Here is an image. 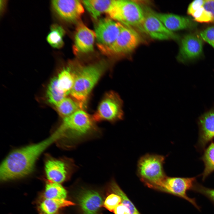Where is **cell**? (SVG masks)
Returning a JSON list of instances; mask_svg holds the SVG:
<instances>
[{
	"mask_svg": "<svg viewBox=\"0 0 214 214\" xmlns=\"http://www.w3.org/2000/svg\"><path fill=\"white\" fill-rule=\"evenodd\" d=\"M154 14L169 30L174 31L196 28L197 23L190 18L172 13H159L153 11Z\"/></svg>",
	"mask_w": 214,
	"mask_h": 214,
	"instance_id": "cell-16",
	"label": "cell"
},
{
	"mask_svg": "<svg viewBox=\"0 0 214 214\" xmlns=\"http://www.w3.org/2000/svg\"><path fill=\"white\" fill-rule=\"evenodd\" d=\"M165 159L162 155L148 154L139 160L138 175L149 187L157 189L166 177L163 167Z\"/></svg>",
	"mask_w": 214,
	"mask_h": 214,
	"instance_id": "cell-4",
	"label": "cell"
},
{
	"mask_svg": "<svg viewBox=\"0 0 214 214\" xmlns=\"http://www.w3.org/2000/svg\"><path fill=\"white\" fill-rule=\"evenodd\" d=\"M107 64L101 61L73 68L75 79L70 94L83 108L91 92L107 69Z\"/></svg>",
	"mask_w": 214,
	"mask_h": 214,
	"instance_id": "cell-3",
	"label": "cell"
},
{
	"mask_svg": "<svg viewBox=\"0 0 214 214\" xmlns=\"http://www.w3.org/2000/svg\"><path fill=\"white\" fill-rule=\"evenodd\" d=\"M192 16L196 22L201 23H210L214 22L213 18L211 13L201 7L193 14Z\"/></svg>",
	"mask_w": 214,
	"mask_h": 214,
	"instance_id": "cell-27",
	"label": "cell"
},
{
	"mask_svg": "<svg viewBox=\"0 0 214 214\" xmlns=\"http://www.w3.org/2000/svg\"><path fill=\"white\" fill-rule=\"evenodd\" d=\"M203 7L206 10L211 13L213 17L214 22V0H205Z\"/></svg>",
	"mask_w": 214,
	"mask_h": 214,
	"instance_id": "cell-33",
	"label": "cell"
},
{
	"mask_svg": "<svg viewBox=\"0 0 214 214\" xmlns=\"http://www.w3.org/2000/svg\"><path fill=\"white\" fill-rule=\"evenodd\" d=\"M121 203L120 196L115 193L111 194L106 198L104 202L105 207L110 212L114 211L115 208Z\"/></svg>",
	"mask_w": 214,
	"mask_h": 214,
	"instance_id": "cell-29",
	"label": "cell"
},
{
	"mask_svg": "<svg viewBox=\"0 0 214 214\" xmlns=\"http://www.w3.org/2000/svg\"><path fill=\"white\" fill-rule=\"evenodd\" d=\"M123 102L117 93L110 91L106 93L92 116L95 122L103 121L114 122L123 119Z\"/></svg>",
	"mask_w": 214,
	"mask_h": 214,
	"instance_id": "cell-7",
	"label": "cell"
},
{
	"mask_svg": "<svg viewBox=\"0 0 214 214\" xmlns=\"http://www.w3.org/2000/svg\"><path fill=\"white\" fill-rule=\"evenodd\" d=\"M122 25L110 18L98 19L94 26L97 46H107L112 44L120 33Z\"/></svg>",
	"mask_w": 214,
	"mask_h": 214,
	"instance_id": "cell-12",
	"label": "cell"
},
{
	"mask_svg": "<svg viewBox=\"0 0 214 214\" xmlns=\"http://www.w3.org/2000/svg\"><path fill=\"white\" fill-rule=\"evenodd\" d=\"M201 159L204 164V169L202 174V181H204L214 171V142H211L204 150Z\"/></svg>",
	"mask_w": 214,
	"mask_h": 214,
	"instance_id": "cell-23",
	"label": "cell"
},
{
	"mask_svg": "<svg viewBox=\"0 0 214 214\" xmlns=\"http://www.w3.org/2000/svg\"><path fill=\"white\" fill-rule=\"evenodd\" d=\"M191 191L204 196L214 205V188L206 187L196 181Z\"/></svg>",
	"mask_w": 214,
	"mask_h": 214,
	"instance_id": "cell-28",
	"label": "cell"
},
{
	"mask_svg": "<svg viewBox=\"0 0 214 214\" xmlns=\"http://www.w3.org/2000/svg\"><path fill=\"white\" fill-rule=\"evenodd\" d=\"M114 212L115 214H130L128 208L122 203L117 206Z\"/></svg>",
	"mask_w": 214,
	"mask_h": 214,
	"instance_id": "cell-32",
	"label": "cell"
},
{
	"mask_svg": "<svg viewBox=\"0 0 214 214\" xmlns=\"http://www.w3.org/2000/svg\"><path fill=\"white\" fill-rule=\"evenodd\" d=\"M196 177H166L157 190H158L184 199L200 210L201 207L195 198L189 197L188 191L191 190L196 181Z\"/></svg>",
	"mask_w": 214,
	"mask_h": 214,
	"instance_id": "cell-8",
	"label": "cell"
},
{
	"mask_svg": "<svg viewBox=\"0 0 214 214\" xmlns=\"http://www.w3.org/2000/svg\"><path fill=\"white\" fill-rule=\"evenodd\" d=\"M67 95L61 92L58 88L57 78L55 77L50 81L47 87L46 96L48 102L56 106Z\"/></svg>",
	"mask_w": 214,
	"mask_h": 214,
	"instance_id": "cell-25",
	"label": "cell"
},
{
	"mask_svg": "<svg viewBox=\"0 0 214 214\" xmlns=\"http://www.w3.org/2000/svg\"><path fill=\"white\" fill-rule=\"evenodd\" d=\"M75 74L72 65L63 68L57 78V85L59 90L67 95L70 93L73 86Z\"/></svg>",
	"mask_w": 214,
	"mask_h": 214,
	"instance_id": "cell-19",
	"label": "cell"
},
{
	"mask_svg": "<svg viewBox=\"0 0 214 214\" xmlns=\"http://www.w3.org/2000/svg\"><path fill=\"white\" fill-rule=\"evenodd\" d=\"M44 196L46 199L65 200L67 192L60 183L49 181L46 185Z\"/></svg>",
	"mask_w": 214,
	"mask_h": 214,
	"instance_id": "cell-24",
	"label": "cell"
},
{
	"mask_svg": "<svg viewBox=\"0 0 214 214\" xmlns=\"http://www.w3.org/2000/svg\"><path fill=\"white\" fill-rule=\"evenodd\" d=\"M65 31L61 26L57 24H52L46 38L48 43L52 48L60 49L64 45L63 38Z\"/></svg>",
	"mask_w": 214,
	"mask_h": 214,
	"instance_id": "cell-21",
	"label": "cell"
},
{
	"mask_svg": "<svg viewBox=\"0 0 214 214\" xmlns=\"http://www.w3.org/2000/svg\"><path fill=\"white\" fill-rule=\"evenodd\" d=\"M202 38L214 48V26L208 27L200 33Z\"/></svg>",
	"mask_w": 214,
	"mask_h": 214,
	"instance_id": "cell-30",
	"label": "cell"
},
{
	"mask_svg": "<svg viewBox=\"0 0 214 214\" xmlns=\"http://www.w3.org/2000/svg\"><path fill=\"white\" fill-rule=\"evenodd\" d=\"M96 35L94 31L89 28L83 23L77 25L73 46L75 54L87 53L92 51Z\"/></svg>",
	"mask_w": 214,
	"mask_h": 214,
	"instance_id": "cell-14",
	"label": "cell"
},
{
	"mask_svg": "<svg viewBox=\"0 0 214 214\" xmlns=\"http://www.w3.org/2000/svg\"><path fill=\"white\" fill-rule=\"evenodd\" d=\"M77 168L73 160L66 157L59 159L49 158L45 163V172L49 181L60 184Z\"/></svg>",
	"mask_w": 214,
	"mask_h": 214,
	"instance_id": "cell-9",
	"label": "cell"
},
{
	"mask_svg": "<svg viewBox=\"0 0 214 214\" xmlns=\"http://www.w3.org/2000/svg\"><path fill=\"white\" fill-rule=\"evenodd\" d=\"M51 6L54 15L67 22L78 21L84 12L83 5L80 0H52Z\"/></svg>",
	"mask_w": 214,
	"mask_h": 214,
	"instance_id": "cell-11",
	"label": "cell"
},
{
	"mask_svg": "<svg viewBox=\"0 0 214 214\" xmlns=\"http://www.w3.org/2000/svg\"><path fill=\"white\" fill-rule=\"evenodd\" d=\"M55 106L57 113L63 119L79 110L83 109L80 104L73 98L66 97Z\"/></svg>",
	"mask_w": 214,
	"mask_h": 214,
	"instance_id": "cell-22",
	"label": "cell"
},
{
	"mask_svg": "<svg viewBox=\"0 0 214 214\" xmlns=\"http://www.w3.org/2000/svg\"><path fill=\"white\" fill-rule=\"evenodd\" d=\"M78 200L84 214H95L102 206L103 200L98 193L84 190L79 193Z\"/></svg>",
	"mask_w": 214,
	"mask_h": 214,
	"instance_id": "cell-17",
	"label": "cell"
},
{
	"mask_svg": "<svg viewBox=\"0 0 214 214\" xmlns=\"http://www.w3.org/2000/svg\"><path fill=\"white\" fill-rule=\"evenodd\" d=\"M203 48L202 40L197 36L186 34L181 39L177 59L182 63L196 59L202 55Z\"/></svg>",
	"mask_w": 214,
	"mask_h": 214,
	"instance_id": "cell-13",
	"label": "cell"
},
{
	"mask_svg": "<svg viewBox=\"0 0 214 214\" xmlns=\"http://www.w3.org/2000/svg\"><path fill=\"white\" fill-rule=\"evenodd\" d=\"M144 11V18L141 30L155 40H163L179 39L178 35L167 29L154 14L152 10L147 9Z\"/></svg>",
	"mask_w": 214,
	"mask_h": 214,
	"instance_id": "cell-10",
	"label": "cell"
},
{
	"mask_svg": "<svg viewBox=\"0 0 214 214\" xmlns=\"http://www.w3.org/2000/svg\"><path fill=\"white\" fill-rule=\"evenodd\" d=\"M73 202L65 200H58L45 198L38 207L39 214H59L61 208L74 205Z\"/></svg>",
	"mask_w": 214,
	"mask_h": 214,
	"instance_id": "cell-20",
	"label": "cell"
},
{
	"mask_svg": "<svg viewBox=\"0 0 214 214\" xmlns=\"http://www.w3.org/2000/svg\"><path fill=\"white\" fill-rule=\"evenodd\" d=\"M7 5V1L4 0H1L0 2V14L1 15H3L5 11Z\"/></svg>",
	"mask_w": 214,
	"mask_h": 214,
	"instance_id": "cell-34",
	"label": "cell"
},
{
	"mask_svg": "<svg viewBox=\"0 0 214 214\" xmlns=\"http://www.w3.org/2000/svg\"><path fill=\"white\" fill-rule=\"evenodd\" d=\"M63 119L59 127L62 133L59 140L62 141L65 148H74L81 143L97 138L102 134L92 116L83 109Z\"/></svg>",
	"mask_w": 214,
	"mask_h": 214,
	"instance_id": "cell-2",
	"label": "cell"
},
{
	"mask_svg": "<svg viewBox=\"0 0 214 214\" xmlns=\"http://www.w3.org/2000/svg\"><path fill=\"white\" fill-rule=\"evenodd\" d=\"M205 0H196L191 2L188 6L187 13L192 16L195 12L203 5Z\"/></svg>",
	"mask_w": 214,
	"mask_h": 214,
	"instance_id": "cell-31",
	"label": "cell"
},
{
	"mask_svg": "<svg viewBox=\"0 0 214 214\" xmlns=\"http://www.w3.org/2000/svg\"><path fill=\"white\" fill-rule=\"evenodd\" d=\"M198 125L199 137L196 146L198 150L202 151L214 139V109L201 116L198 119Z\"/></svg>",
	"mask_w": 214,
	"mask_h": 214,
	"instance_id": "cell-15",
	"label": "cell"
},
{
	"mask_svg": "<svg viewBox=\"0 0 214 214\" xmlns=\"http://www.w3.org/2000/svg\"><path fill=\"white\" fill-rule=\"evenodd\" d=\"M111 188L115 194L119 196L121 199V203L125 205L129 210L130 214H141L132 202L114 181L112 182Z\"/></svg>",
	"mask_w": 214,
	"mask_h": 214,
	"instance_id": "cell-26",
	"label": "cell"
},
{
	"mask_svg": "<svg viewBox=\"0 0 214 214\" xmlns=\"http://www.w3.org/2000/svg\"><path fill=\"white\" fill-rule=\"evenodd\" d=\"M61 131L59 128L49 137L39 143L26 146L9 153L1 164L0 178L6 181L25 177L33 171L40 155L50 145L59 140Z\"/></svg>",
	"mask_w": 214,
	"mask_h": 214,
	"instance_id": "cell-1",
	"label": "cell"
},
{
	"mask_svg": "<svg viewBox=\"0 0 214 214\" xmlns=\"http://www.w3.org/2000/svg\"><path fill=\"white\" fill-rule=\"evenodd\" d=\"M116 0H82L81 2L92 17L97 20L103 14H108L112 9Z\"/></svg>",
	"mask_w": 214,
	"mask_h": 214,
	"instance_id": "cell-18",
	"label": "cell"
},
{
	"mask_svg": "<svg viewBox=\"0 0 214 214\" xmlns=\"http://www.w3.org/2000/svg\"><path fill=\"white\" fill-rule=\"evenodd\" d=\"M109 18L129 27L140 29L144 15V11L136 2L129 0H116L110 12Z\"/></svg>",
	"mask_w": 214,
	"mask_h": 214,
	"instance_id": "cell-5",
	"label": "cell"
},
{
	"mask_svg": "<svg viewBox=\"0 0 214 214\" xmlns=\"http://www.w3.org/2000/svg\"><path fill=\"white\" fill-rule=\"evenodd\" d=\"M141 38L139 34L130 27L122 24L120 33L114 42L107 46H97L103 54L109 56L128 54L140 44Z\"/></svg>",
	"mask_w": 214,
	"mask_h": 214,
	"instance_id": "cell-6",
	"label": "cell"
}]
</instances>
